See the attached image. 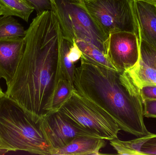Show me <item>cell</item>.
I'll return each mask as SVG.
<instances>
[{
  "label": "cell",
  "instance_id": "cell-23",
  "mask_svg": "<svg viewBox=\"0 0 156 155\" xmlns=\"http://www.w3.org/2000/svg\"><path fill=\"white\" fill-rule=\"evenodd\" d=\"M143 102L146 100H156V86L147 85L140 88Z\"/></svg>",
  "mask_w": 156,
  "mask_h": 155
},
{
  "label": "cell",
  "instance_id": "cell-9",
  "mask_svg": "<svg viewBox=\"0 0 156 155\" xmlns=\"http://www.w3.org/2000/svg\"><path fill=\"white\" fill-rule=\"evenodd\" d=\"M24 48V38L0 39V78L5 80L6 86L12 80Z\"/></svg>",
  "mask_w": 156,
  "mask_h": 155
},
{
  "label": "cell",
  "instance_id": "cell-21",
  "mask_svg": "<svg viewBox=\"0 0 156 155\" xmlns=\"http://www.w3.org/2000/svg\"><path fill=\"white\" fill-rule=\"evenodd\" d=\"M36 11L37 15L48 10H53L54 6L50 0H26Z\"/></svg>",
  "mask_w": 156,
  "mask_h": 155
},
{
  "label": "cell",
  "instance_id": "cell-6",
  "mask_svg": "<svg viewBox=\"0 0 156 155\" xmlns=\"http://www.w3.org/2000/svg\"><path fill=\"white\" fill-rule=\"evenodd\" d=\"M81 2L108 37L116 32H127L135 33L140 38L134 0H81Z\"/></svg>",
  "mask_w": 156,
  "mask_h": 155
},
{
  "label": "cell",
  "instance_id": "cell-2",
  "mask_svg": "<svg viewBox=\"0 0 156 155\" xmlns=\"http://www.w3.org/2000/svg\"><path fill=\"white\" fill-rule=\"evenodd\" d=\"M76 67L74 89L111 117L121 130L136 137L151 134L144 120L140 88L127 71L119 72L81 57Z\"/></svg>",
  "mask_w": 156,
  "mask_h": 155
},
{
  "label": "cell",
  "instance_id": "cell-14",
  "mask_svg": "<svg viewBox=\"0 0 156 155\" xmlns=\"http://www.w3.org/2000/svg\"><path fill=\"white\" fill-rule=\"evenodd\" d=\"M2 15L20 17L28 22L34 9L26 0H0Z\"/></svg>",
  "mask_w": 156,
  "mask_h": 155
},
{
  "label": "cell",
  "instance_id": "cell-11",
  "mask_svg": "<svg viewBox=\"0 0 156 155\" xmlns=\"http://www.w3.org/2000/svg\"><path fill=\"white\" fill-rule=\"evenodd\" d=\"M106 144L102 138L80 136L62 148L50 149L49 155H101L100 150Z\"/></svg>",
  "mask_w": 156,
  "mask_h": 155
},
{
  "label": "cell",
  "instance_id": "cell-26",
  "mask_svg": "<svg viewBox=\"0 0 156 155\" xmlns=\"http://www.w3.org/2000/svg\"><path fill=\"white\" fill-rule=\"evenodd\" d=\"M5 95V93H4L3 91H2V89L1 88L0 86V100Z\"/></svg>",
  "mask_w": 156,
  "mask_h": 155
},
{
  "label": "cell",
  "instance_id": "cell-20",
  "mask_svg": "<svg viewBox=\"0 0 156 155\" xmlns=\"http://www.w3.org/2000/svg\"><path fill=\"white\" fill-rule=\"evenodd\" d=\"M110 144L117 152L118 155H141L139 153L131 149L118 138L110 140Z\"/></svg>",
  "mask_w": 156,
  "mask_h": 155
},
{
  "label": "cell",
  "instance_id": "cell-15",
  "mask_svg": "<svg viewBox=\"0 0 156 155\" xmlns=\"http://www.w3.org/2000/svg\"><path fill=\"white\" fill-rule=\"evenodd\" d=\"M75 42L81 51V57L88 62L116 71L105 55L98 48L83 40H76Z\"/></svg>",
  "mask_w": 156,
  "mask_h": 155
},
{
  "label": "cell",
  "instance_id": "cell-13",
  "mask_svg": "<svg viewBox=\"0 0 156 155\" xmlns=\"http://www.w3.org/2000/svg\"><path fill=\"white\" fill-rule=\"evenodd\" d=\"M72 44L70 41L63 37L58 59L55 80L62 78L73 84L76 67L68 57L69 52Z\"/></svg>",
  "mask_w": 156,
  "mask_h": 155
},
{
  "label": "cell",
  "instance_id": "cell-3",
  "mask_svg": "<svg viewBox=\"0 0 156 155\" xmlns=\"http://www.w3.org/2000/svg\"><path fill=\"white\" fill-rule=\"evenodd\" d=\"M49 150L38 123L5 95L0 100V155L23 151L49 155Z\"/></svg>",
  "mask_w": 156,
  "mask_h": 155
},
{
  "label": "cell",
  "instance_id": "cell-19",
  "mask_svg": "<svg viewBox=\"0 0 156 155\" xmlns=\"http://www.w3.org/2000/svg\"><path fill=\"white\" fill-rule=\"evenodd\" d=\"M139 61L150 68L156 70V49L140 39Z\"/></svg>",
  "mask_w": 156,
  "mask_h": 155
},
{
  "label": "cell",
  "instance_id": "cell-10",
  "mask_svg": "<svg viewBox=\"0 0 156 155\" xmlns=\"http://www.w3.org/2000/svg\"><path fill=\"white\" fill-rule=\"evenodd\" d=\"M140 39L156 49V5L134 1Z\"/></svg>",
  "mask_w": 156,
  "mask_h": 155
},
{
  "label": "cell",
  "instance_id": "cell-7",
  "mask_svg": "<svg viewBox=\"0 0 156 155\" xmlns=\"http://www.w3.org/2000/svg\"><path fill=\"white\" fill-rule=\"evenodd\" d=\"M140 39L127 32L111 34L108 38L106 57L116 71L123 72L135 66L140 59Z\"/></svg>",
  "mask_w": 156,
  "mask_h": 155
},
{
  "label": "cell",
  "instance_id": "cell-1",
  "mask_svg": "<svg viewBox=\"0 0 156 155\" xmlns=\"http://www.w3.org/2000/svg\"><path fill=\"white\" fill-rule=\"evenodd\" d=\"M62 38L53 10L37 15L27 30L23 55L5 93L36 123L46 115L44 108L55 81Z\"/></svg>",
  "mask_w": 156,
  "mask_h": 155
},
{
  "label": "cell",
  "instance_id": "cell-4",
  "mask_svg": "<svg viewBox=\"0 0 156 155\" xmlns=\"http://www.w3.org/2000/svg\"><path fill=\"white\" fill-rule=\"evenodd\" d=\"M53 11L64 38L73 44L76 40L90 43L106 56L109 37L94 22L81 0H55Z\"/></svg>",
  "mask_w": 156,
  "mask_h": 155
},
{
  "label": "cell",
  "instance_id": "cell-8",
  "mask_svg": "<svg viewBox=\"0 0 156 155\" xmlns=\"http://www.w3.org/2000/svg\"><path fill=\"white\" fill-rule=\"evenodd\" d=\"M38 124L50 150L62 148L80 136L99 138L90 132L76 126L58 112L46 115Z\"/></svg>",
  "mask_w": 156,
  "mask_h": 155
},
{
  "label": "cell",
  "instance_id": "cell-17",
  "mask_svg": "<svg viewBox=\"0 0 156 155\" xmlns=\"http://www.w3.org/2000/svg\"><path fill=\"white\" fill-rule=\"evenodd\" d=\"M27 30L12 15H0V39L9 37H24Z\"/></svg>",
  "mask_w": 156,
  "mask_h": 155
},
{
  "label": "cell",
  "instance_id": "cell-24",
  "mask_svg": "<svg viewBox=\"0 0 156 155\" xmlns=\"http://www.w3.org/2000/svg\"><path fill=\"white\" fill-rule=\"evenodd\" d=\"M82 56V53L81 51L75 42L72 44L69 49L68 53L69 58L72 62L76 63L79 60H80Z\"/></svg>",
  "mask_w": 156,
  "mask_h": 155
},
{
  "label": "cell",
  "instance_id": "cell-12",
  "mask_svg": "<svg viewBox=\"0 0 156 155\" xmlns=\"http://www.w3.org/2000/svg\"><path fill=\"white\" fill-rule=\"evenodd\" d=\"M74 90V85L68 80L62 78L56 80L45 107L46 115L58 112L70 98Z\"/></svg>",
  "mask_w": 156,
  "mask_h": 155
},
{
  "label": "cell",
  "instance_id": "cell-22",
  "mask_svg": "<svg viewBox=\"0 0 156 155\" xmlns=\"http://www.w3.org/2000/svg\"><path fill=\"white\" fill-rule=\"evenodd\" d=\"M144 116L148 118H156V100L144 101Z\"/></svg>",
  "mask_w": 156,
  "mask_h": 155
},
{
  "label": "cell",
  "instance_id": "cell-28",
  "mask_svg": "<svg viewBox=\"0 0 156 155\" xmlns=\"http://www.w3.org/2000/svg\"><path fill=\"white\" fill-rule=\"evenodd\" d=\"M2 15V9H1V6H0V15Z\"/></svg>",
  "mask_w": 156,
  "mask_h": 155
},
{
  "label": "cell",
  "instance_id": "cell-25",
  "mask_svg": "<svg viewBox=\"0 0 156 155\" xmlns=\"http://www.w3.org/2000/svg\"><path fill=\"white\" fill-rule=\"evenodd\" d=\"M134 1H140V2H145L156 5V0H134Z\"/></svg>",
  "mask_w": 156,
  "mask_h": 155
},
{
  "label": "cell",
  "instance_id": "cell-5",
  "mask_svg": "<svg viewBox=\"0 0 156 155\" xmlns=\"http://www.w3.org/2000/svg\"><path fill=\"white\" fill-rule=\"evenodd\" d=\"M58 112L76 126L99 138L108 141L118 138L121 130L118 125L75 89Z\"/></svg>",
  "mask_w": 156,
  "mask_h": 155
},
{
  "label": "cell",
  "instance_id": "cell-18",
  "mask_svg": "<svg viewBox=\"0 0 156 155\" xmlns=\"http://www.w3.org/2000/svg\"><path fill=\"white\" fill-rule=\"evenodd\" d=\"M125 143L141 155H156V134H154L151 133L134 140L125 141Z\"/></svg>",
  "mask_w": 156,
  "mask_h": 155
},
{
  "label": "cell",
  "instance_id": "cell-27",
  "mask_svg": "<svg viewBox=\"0 0 156 155\" xmlns=\"http://www.w3.org/2000/svg\"><path fill=\"white\" fill-rule=\"evenodd\" d=\"M50 2H51L52 4H53V6H54V5L55 4V0H50Z\"/></svg>",
  "mask_w": 156,
  "mask_h": 155
},
{
  "label": "cell",
  "instance_id": "cell-16",
  "mask_svg": "<svg viewBox=\"0 0 156 155\" xmlns=\"http://www.w3.org/2000/svg\"><path fill=\"white\" fill-rule=\"evenodd\" d=\"M126 71L140 88L144 86H156V70L147 66L141 61Z\"/></svg>",
  "mask_w": 156,
  "mask_h": 155
}]
</instances>
